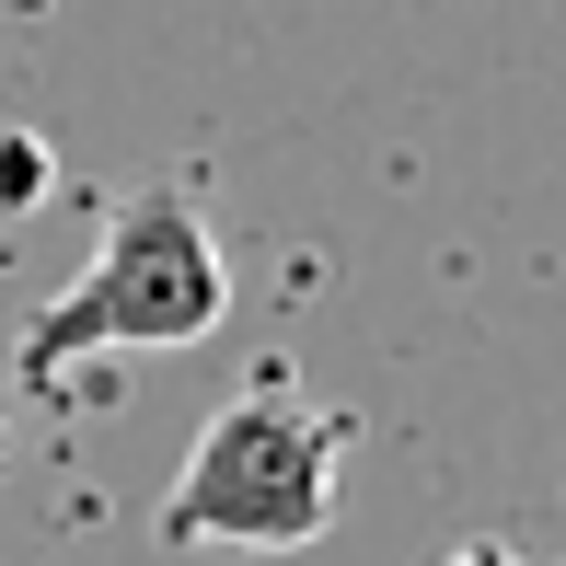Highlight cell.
<instances>
[{
  "instance_id": "obj_1",
  "label": "cell",
  "mask_w": 566,
  "mask_h": 566,
  "mask_svg": "<svg viewBox=\"0 0 566 566\" xmlns=\"http://www.w3.org/2000/svg\"><path fill=\"white\" fill-rule=\"evenodd\" d=\"M231 313V266L209 243V220L186 209L174 186L127 197V209L105 220V243H93V266L70 277L46 313H23V381L35 394H59L70 358H116V347H197L220 336Z\"/></svg>"
},
{
  "instance_id": "obj_2",
  "label": "cell",
  "mask_w": 566,
  "mask_h": 566,
  "mask_svg": "<svg viewBox=\"0 0 566 566\" xmlns=\"http://www.w3.org/2000/svg\"><path fill=\"white\" fill-rule=\"evenodd\" d=\"M336 462L347 428L301 394H243L186 440L163 485V532L174 544H243V555H301L336 521Z\"/></svg>"
},
{
  "instance_id": "obj_3",
  "label": "cell",
  "mask_w": 566,
  "mask_h": 566,
  "mask_svg": "<svg viewBox=\"0 0 566 566\" xmlns=\"http://www.w3.org/2000/svg\"><path fill=\"white\" fill-rule=\"evenodd\" d=\"M46 186H59V150H46L35 127H0V220H12V209H35Z\"/></svg>"
},
{
  "instance_id": "obj_4",
  "label": "cell",
  "mask_w": 566,
  "mask_h": 566,
  "mask_svg": "<svg viewBox=\"0 0 566 566\" xmlns=\"http://www.w3.org/2000/svg\"><path fill=\"white\" fill-rule=\"evenodd\" d=\"M440 566H521V555H497V544H462V555H440Z\"/></svg>"
},
{
  "instance_id": "obj_5",
  "label": "cell",
  "mask_w": 566,
  "mask_h": 566,
  "mask_svg": "<svg viewBox=\"0 0 566 566\" xmlns=\"http://www.w3.org/2000/svg\"><path fill=\"white\" fill-rule=\"evenodd\" d=\"M0 462H12V440H0Z\"/></svg>"
}]
</instances>
